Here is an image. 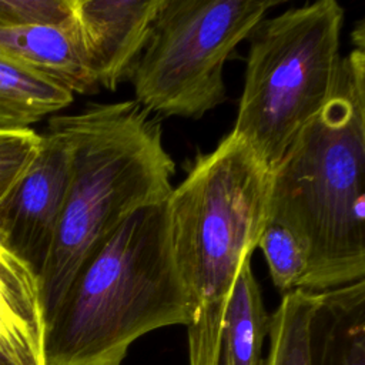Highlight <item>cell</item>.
<instances>
[{"instance_id": "cell-6", "label": "cell", "mask_w": 365, "mask_h": 365, "mask_svg": "<svg viewBox=\"0 0 365 365\" xmlns=\"http://www.w3.org/2000/svg\"><path fill=\"white\" fill-rule=\"evenodd\" d=\"M279 1L164 0L131 73L135 101L151 114L200 118L225 100L222 70Z\"/></svg>"}, {"instance_id": "cell-7", "label": "cell", "mask_w": 365, "mask_h": 365, "mask_svg": "<svg viewBox=\"0 0 365 365\" xmlns=\"http://www.w3.org/2000/svg\"><path fill=\"white\" fill-rule=\"evenodd\" d=\"M71 175V144L48 124L40 148L0 201V238L40 277L48 259Z\"/></svg>"}, {"instance_id": "cell-16", "label": "cell", "mask_w": 365, "mask_h": 365, "mask_svg": "<svg viewBox=\"0 0 365 365\" xmlns=\"http://www.w3.org/2000/svg\"><path fill=\"white\" fill-rule=\"evenodd\" d=\"M74 20V0H0V29L66 26Z\"/></svg>"}, {"instance_id": "cell-17", "label": "cell", "mask_w": 365, "mask_h": 365, "mask_svg": "<svg viewBox=\"0 0 365 365\" xmlns=\"http://www.w3.org/2000/svg\"><path fill=\"white\" fill-rule=\"evenodd\" d=\"M41 134L31 128H0V201L36 157Z\"/></svg>"}, {"instance_id": "cell-3", "label": "cell", "mask_w": 365, "mask_h": 365, "mask_svg": "<svg viewBox=\"0 0 365 365\" xmlns=\"http://www.w3.org/2000/svg\"><path fill=\"white\" fill-rule=\"evenodd\" d=\"M269 168L232 131L198 154L167 198L175 265L188 292V365H218L225 307L268 224Z\"/></svg>"}, {"instance_id": "cell-11", "label": "cell", "mask_w": 365, "mask_h": 365, "mask_svg": "<svg viewBox=\"0 0 365 365\" xmlns=\"http://www.w3.org/2000/svg\"><path fill=\"white\" fill-rule=\"evenodd\" d=\"M311 365H365V279L318 292Z\"/></svg>"}, {"instance_id": "cell-10", "label": "cell", "mask_w": 365, "mask_h": 365, "mask_svg": "<svg viewBox=\"0 0 365 365\" xmlns=\"http://www.w3.org/2000/svg\"><path fill=\"white\" fill-rule=\"evenodd\" d=\"M0 53L60 83L73 94L100 90L76 20L66 26L0 29Z\"/></svg>"}, {"instance_id": "cell-13", "label": "cell", "mask_w": 365, "mask_h": 365, "mask_svg": "<svg viewBox=\"0 0 365 365\" xmlns=\"http://www.w3.org/2000/svg\"><path fill=\"white\" fill-rule=\"evenodd\" d=\"M73 98L60 83L0 53V128H30Z\"/></svg>"}, {"instance_id": "cell-5", "label": "cell", "mask_w": 365, "mask_h": 365, "mask_svg": "<svg viewBox=\"0 0 365 365\" xmlns=\"http://www.w3.org/2000/svg\"><path fill=\"white\" fill-rule=\"evenodd\" d=\"M344 14L338 1L317 0L264 19L248 37L232 133L269 170L332 93Z\"/></svg>"}, {"instance_id": "cell-12", "label": "cell", "mask_w": 365, "mask_h": 365, "mask_svg": "<svg viewBox=\"0 0 365 365\" xmlns=\"http://www.w3.org/2000/svg\"><path fill=\"white\" fill-rule=\"evenodd\" d=\"M269 315L259 285L247 259L230 294L220 339L218 365H262V345L268 336Z\"/></svg>"}, {"instance_id": "cell-15", "label": "cell", "mask_w": 365, "mask_h": 365, "mask_svg": "<svg viewBox=\"0 0 365 365\" xmlns=\"http://www.w3.org/2000/svg\"><path fill=\"white\" fill-rule=\"evenodd\" d=\"M257 248L264 252L272 284L282 295L299 289L308 271V261L304 247L288 228L268 222Z\"/></svg>"}, {"instance_id": "cell-8", "label": "cell", "mask_w": 365, "mask_h": 365, "mask_svg": "<svg viewBox=\"0 0 365 365\" xmlns=\"http://www.w3.org/2000/svg\"><path fill=\"white\" fill-rule=\"evenodd\" d=\"M164 0H74V20L100 88L131 77Z\"/></svg>"}, {"instance_id": "cell-2", "label": "cell", "mask_w": 365, "mask_h": 365, "mask_svg": "<svg viewBox=\"0 0 365 365\" xmlns=\"http://www.w3.org/2000/svg\"><path fill=\"white\" fill-rule=\"evenodd\" d=\"M190 317L167 200L148 204L87 254L44 317V365H121L140 336Z\"/></svg>"}, {"instance_id": "cell-1", "label": "cell", "mask_w": 365, "mask_h": 365, "mask_svg": "<svg viewBox=\"0 0 365 365\" xmlns=\"http://www.w3.org/2000/svg\"><path fill=\"white\" fill-rule=\"evenodd\" d=\"M341 57L332 93L269 170L268 222L305 250L299 287L322 292L365 277V44Z\"/></svg>"}, {"instance_id": "cell-4", "label": "cell", "mask_w": 365, "mask_h": 365, "mask_svg": "<svg viewBox=\"0 0 365 365\" xmlns=\"http://www.w3.org/2000/svg\"><path fill=\"white\" fill-rule=\"evenodd\" d=\"M48 124L71 144V175L38 277L43 319L87 254L135 210L168 198L175 165L155 115L135 100L91 104Z\"/></svg>"}, {"instance_id": "cell-14", "label": "cell", "mask_w": 365, "mask_h": 365, "mask_svg": "<svg viewBox=\"0 0 365 365\" xmlns=\"http://www.w3.org/2000/svg\"><path fill=\"white\" fill-rule=\"evenodd\" d=\"M318 292L294 289L269 315L268 352L262 365H311L309 324Z\"/></svg>"}, {"instance_id": "cell-9", "label": "cell", "mask_w": 365, "mask_h": 365, "mask_svg": "<svg viewBox=\"0 0 365 365\" xmlns=\"http://www.w3.org/2000/svg\"><path fill=\"white\" fill-rule=\"evenodd\" d=\"M37 274L0 238V365H44Z\"/></svg>"}]
</instances>
